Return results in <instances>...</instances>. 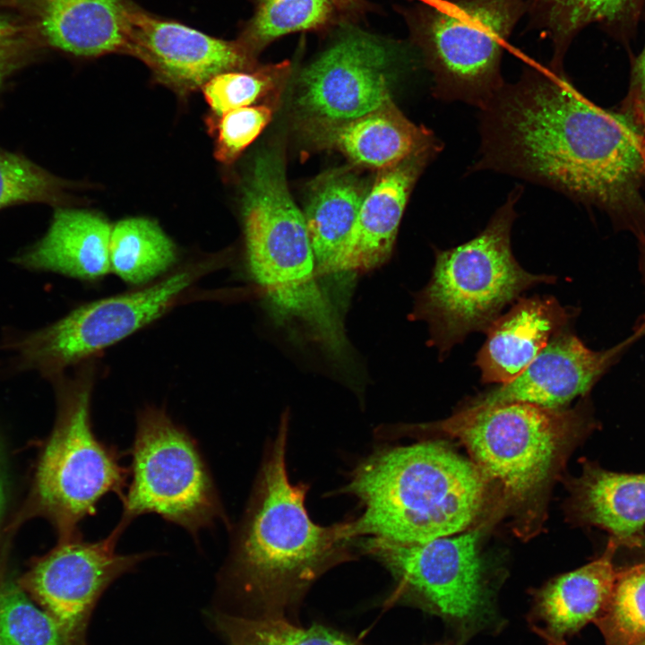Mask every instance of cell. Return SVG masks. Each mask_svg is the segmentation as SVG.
Masks as SVG:
<instances>
[{"label": "cell", "mask_w": 645, "mask_h": 645, "mask_svg": "<svg viewBox=\"0 0 645 645\" xmlns=\"http://www.w3.org/2000/svg\"><path fill=\"white\" fill-rule=\"evenodd\" d=\"M475 169L508 173L605 211L645 236L641 136L591 103L562 70H530L481 108Z\"/></svg>", "instance_id": "1"}, {"label": "cell", "mask_w": 645, "mask_h": 645, "mask_svg": "<svg viewBox=\"0 0 645 645\" xmlns=\"http://www.w3.org/2000/svg\"><path fill=\"white\" fill-rule=\"evenodd\" d=\"M288 417L268 444L220 572L227 589L260 600L299 596L326 570L352 557V521L322 526L305 505L307 487L294 485L286 464Z\"/></svg>", "instance_id": "2"}, {"label": "cell", "mask_w": 645, "mask_h": 645, "mask_svg": "<svg viewBox=\"0 0 645 645\" xmlns=\"http://www.w3.org/2000/svg\"><path fill=\"white\" fill-rule=\"evenodd\" d=\"M486 485L471 460L426 441L378 446L357 465L344 491L362 508L351 520L357 538L417 544L468 528Z\"/></svg>", "instance_id": "3"}, {"label": "cell", "mask_w": 645, "mask_h": 645, "mask_svg": "<svg viewBox=\"0 0 645 645\" xmlns=\"http://www.w3.org/2000/svg\"><path fill=\"white\" fill-rule=\"evenodd\" d=\"M248 268L275 314L300 324L331 356L345 355L342 322L319 281L303 212L288 187L279 150L254 159L243 190Z\"/></svg>", "instance_id": "4"}, {"label": "cell", "mask_w": 645, "mask_h": 645, "mask_svg": "<svg viewBox=\"0 0 645 645\" xmlns=\"http://www.w3.org/2000/svg\"><path fill=\"white\" fill-rule=\"evenodd\" d=\"M520 195L514 189L471 240L435 251L432 275L417 293L409 317L427 322L428 343L440 358L471 332H485L522 292L555 281L554 276L527 271L512 254L511 231Z\"/></svg>", "instance_id": "5"}, {"label": "cell", "mask_w": 645, "mask_h": 645, "mask_svg": "<svg viewBox=\"0 0 645 645\" xmlns=\"http://www.w3.org/2000/svg\"><path fill=\"white\" fill-rule=\"evenodd\" d=\"M94 366L88 361L73 377L56 380V421L36 471V510L53 523L60 540L78 536V525L95 514L105 495L113 493L121 501L129 477L123 452L99 440L92 428Z\"/></svg>", "instance_id": "6"}, {"label": "cell", "mask_w": 645, "mask_h": 645, "mask_svg": "<svg viewBox=\"0 0 645 645\" xmlns=\"http://www.w3.org/2000/svg\"><path fill=\"white\" fill-rule=\"evenodd\" d=\"M586 419L582 406L468 404L443 421L422 426L457 438L486 481L498 482L510 498L523 502L545 484Z\"/></svg>", "instance_id": "7"}, {"label": "cell", "mask_w": 645, "mask_h": 645, "mask_svg": "<svg viewBox=\"0 0 645 645\" xmlns=\"http://www.w3.org/2000/svg\"><path fill=\"white\" fill-rule=\"evenodd\" d=\"M224 264L221 255L194 259L148 285L83 304L13 343L19 364L56 380L201 295L198 282Z\"/></svg>", "instance_id": "8"}, {"label": "cell", "mask_w": 645, "mask_h": 645, "mask_svg": "<svg viewBox=\"0 0 645 645\" xmlns=\"http://www.w3.org/2000/svg\"><path fill=\"white\" fill-rule=\"evenodd\" d=\"M131 477L113 531L122 536L138 517L155 513L194 539L218 521L228 524L209 466L190 433L163 408L138 411L130 449Z\"/></svg>", "instance_id": "9"}, {"label": "cell", "mask_w": 645, "mask_h": 645, "mask_svg": "<svg viewBox=\"0 0 645 645\" xmlns=\"http://www.w3.org/2000/svg\"><path fill=\"white\" fill-rule=\"evenodd\" d=\"M529 0H441L417 14L415 36L434 94L484 108L503 85V45Z\"/></svg>", "instance_id": "10"}, {"label": "cell", "mask_w": 645, "mask_h": 645, "mask_svg": "<svg viewBox=\"0 0 645 645\" xmlns=\"http://www.w3.org/2000/svg\"><path fill=\"white\" fill-rule=\"evenodd\" d=\"M477 530L425 543L361 538L358 548L384 566L400 597L435 615L463 641L497 620L477 554Z\"/></svg>", "instance_id": "11"}, {"label": "cell", "mask_w": 645, "mask_h": 645, "mask_svg": "<svg viewBox=\"0 0 645 645\" xmlns=\"http://www.w3.org/2000/svg\"><path fill=\"white\" fill-rule=\"evenodd\" d=\"M393 50L361 30H345L302 71L298 108L314 124H326L352 120L389 104Z\"/></svg>", "instance_id": "12"}, {"label": "cell", "mask_w": 645, "mask_h": 645, "mask_svg": "<svg viewBox=\"0 0 645 645\" xmlns=\"http://www.w3.org/2000/svg\"><path fill=\"white\" fill-rule=\"evenodd\" d=\"M119 539L113 530L97 541H85L80 535L62 539L26 577V587L36 599L81 643L85 644L90 617L106 589L154 555L118 553Z\"/></svg>", "instance_id": "13"}, {"label": "cell", "mask_w": 645, "mask_h": 645, "mask_svg": "<svg viewBox=\"0 0 645 645\" xmlns=\"http://www.w3.org/2000/svg\"><path fill=\"white\" fill-rule=\"evenodd\" d=\"M129 42V55L146 64L157 82L182 96L202 89L219 73L258 66L237 40L212 37L133 2Z\"/></svg>", "instance_id": "14"}, {"label": "cell", "mask_w": 645, "mask_h": 645, "mask_svg": "<svg viewBox=\"0 0 645 645\" xmlns=\"http://www.w3.org/2000/svg\"><path fill=\"white\" fill-rule=\"evenodd\" d=\"M635 340L631 336L610 348L592 350L567 327L557 332L512 381L468 404L519 402L564 408L575 398L586 395Z\"/></svg>", "instance_id": "15"}, {"label": "cell", "mask_w": 645, "mask_h": 645, "mask_svg": "<svg viewBox=\"0 0 645 645\" xmlns=\"http://www.w3.org/2000/svg\"><path fill=\"white\" fill-rule=\"evenodd\" d=\"M131 0H0L43 47L77 57L129 55Z\"/></svg>", "instance_id": "16"}, {"label": "cell", "mask_w": 645, "mask_h": 645, "mask_svg": "<svg viewBox=\"0 0 645 645\" xmlns=\"http://www.w3.org/2000/svg\"><path fill=\"white\" fill-rule=\"evenodd\" d=\"M441 150L438 142L379 171L361 204L341 258V271L352 275L383 265L391 257L410 193Z\"/></svg>", "instance_id": "17"}, {"label": "cell", "mask_w": 645, "mask_h": 645, "mask_svg": "<svg viewBox=\"0 0 645 645\" xmlns=\"http://www.w3.org/2000/svg\"><path fill=\"white\" fill-rule=\"evenodd\" d=\"M572 317L551 296L519 297L485 331L475 366L484 383H506L517 377Z\"/></svg>", "instance_id": "18"}, {"label": "cell", "mask_w": 645, "mask_h": 645, "mask_svg": "<svg viewBox=\"0 0 645 645\" xmlns=\"http://www.w3.org/2000/svg\"><path fill=\"white\" fill-rule=\"evenodd\" d=\"M314 141L359 167L383 170L439 141L408 120L393 101L357 118L311 127Z\"/></svg>", "instance_id": "19"}, {"label": "cell", "mask_w": 645, "mask_h": 645, "mask_svg": "<svg viewBox=\"0 0 645 645\" xmlns=\"http://www.w3.org/2000/svg\"><path fill=\"white\" fill-rule=\"evenodd\" d=\"M612 554L610 546L603 556L556 577L538 591L530 619L548 645H565L568 638L602 615L618 572Z\"/></svg>", "instance_id": "20"}, {"label": "cell", "mask_w": 645, "mask_h": 645, "mask_svg": "<svg viewBox=\"0 0 645 645\" xmlns=\"http://www.w3.org/2000/svg\"><path fill=\"white\" fill-rule=\"evenodd\" d=\"M111 229L109 222L99 214L57 209L45 236L16 256L14 262L27 269L82 281L99 280L111 272Z\"/></svg>", "instance_id": "21"}, {"label": "cell", "mask_w": 645, "mask_h": 645, "mask_svg": "<svg viewBox=\"0 0 645 645\" xmlns=\"http://www.w3.org/2000/svg\"><path fill=\"white\" fill-rule=\"evenodd\" d=\"M368 188L346 168L322 174L310 187L303 214L321 286L348 282L341 258Z\"/></svg>", "instance_id": "22"}, {"label": "cell", "mask_w": 645, "mask_h": 645, "mask_svg": "<svg viewBox=\"0 0 645 645\" xmlns=\"http://www.w3.org/2000/svg\"><path fill=\"white\" fill-rule=\"evenodd\" d=\"M573 504L583 521L609 531L625 543L645 526V474L618 473L586 465L574 484Z\"/></svg>", "instance_id": "23"}, {"label": "cell", "mask_w": 645, "mask_h": 645, "mask_svg": "<svg viewBox=\"0 0 645 645\" xmlns=\"http://www.w3.org/2000/svg\"><path fill=\"white\" fill-rule=\"evenodd\" d=\"M535 22L555 44L553 67L562 59L573 38L586 26L599 24L609 36L628 44L635 35L645 0H529Z\"/></svg>", "instance_id": "24"}, {"label": "cell", "mask_w": 645, "mask_h": 645, "mask_svg": "<svg viewBox=\"0 0 645 645\" xmlns=\"http://www.w3.org/2000/svg\"><path fill=\"white\" fill-rule=\"evenodd\" d=\"M176 245L155 221L124 219L112 227L109 241L111 272L134 288L148 285L177 265Z\"/></svg>", "instance_id": "25"}, {"label": "cell", "mask_w": 645, "mask_h": 645, "mask_svg": "<svg viewBox=\"0 0 645 645\" xmlns=\"http://www.w3.org/2000/svg\"><path fill=\"white\" fill-rule=\"evenodd\" d=\"M335 8L332 0H257L254 13L237 41L256 57L283 35L325 26Z\"/></svg>", "instance_id": "26"}, {"label": "cell", "mask_w": 645, "mask_h": 645, "mask_svg": "<svg viewBox=\"0 0 645 645\" xmlns=\"http://www.w3.org/2000/svg\"><path fill=\"white\" fill-rule=\"evenodd\" d=\"M211 621L228 645H355L323 626L297 627L280 618H248L213 612Z\"/></svg>", "instance_id": "27"}, {"label": "cell", "mask_w": 645, "mask_h": 645, "mask_svg": "<svg viewBox=\"0 0 645 645\" xmlns=\"http://www.w3.org/2000/svg\"><path fill=\"white\" fill-rule=\"evenodd\" d=\"M0 645H85L71 638L14 583L0 584Z\"/></svg>", "instance_id": "28"}, {"label": "cell", "mask_w": 645, "mask_h": 645, "mask_svg": "<svg viewBox=\"0 0 645 645\" xmlns=\"http://www.w3.org/2000/svg\"><path fill=\"white\" fill-rule=\"evenodd\" d=\"M595 624L606 645L645 641V562L617 572L609 601Z\"/></svg>", "instance_id": "29"}, {"label": "cell", "mask_w": 645, "mask_h": 645, "mask_svg": "<svg viewBox=\"0 0 645 645\" xmlns=\"http://www.w3.org/2000/svg\"><path fill=\"white\" fill-rule=\"evenodd\" d=\"M290 73V64L257 66L253 70L229 71L217 74L202 88L211 110V117L243 107L258 105L261 100L279 94Z\"/></svg>", "instance_id": "30"}, {"label": "cell", "mask_w": 645, "mask_h": 645, "mask_svg": "<svg viewBox=\"0 0 645 645\" xmlns=\"http://www.w3.org/2000/svg\"><path fill=\"white\" fill-rule=\"evenodd\" d=\"M68 187L65 181L31 160L0 151V209L31 202L59 203Z\"/></svg>", "instance_id": "31"}, {"label": "cell", "mask_w": 645, "mask_h": 645, "mask_svg": "<svg viewBox=\"0 0 645 645\" xmlns=\"http://www.w3.org/2000/svg\"><path fill=\"white\" fill-rule=\"evenodd\" d=\"M272 114V107L261 104L235 108L210 118L208 124L215 134L216 159L226 165L236 160L271 122Z\"/></svg>", "instance_id": "32"}, {"label": "cell", "mask_w": 645, "mask_h": 645, "mask_svg": "<svg viewBox=\"0 0 645 645\" xmlns=\"http://www.w3.org/2000/svg\"><path fill=\"white\" fill-rule=\"evenodd\" d=\"M40 47L42 45L20 16L0 13V88Z\"/></svg>", "instance_id": "33"}, {"label": "cell", "mask_w": 645, "mask_h": 645, "mask_svg": "<svg viewBox=\"0 0 645 645\" xmlns=\"http://www.w3.org/2000/svg\"><path fill=\"white\" fill-rule=\"evenodd\" d=\"M643 13L645 14V7ZM620 114L645 140V45L632 63L629 90L623 101Z\"/></svg>", "instance_id": "34"}, {"label": "cell", "mask_w": 645, "mask_h": 645, "mask_svg": "<svg viewBox=\"0 0 645 645\" xmlns=\"http://www.w3.org/2000/svg\"><path fill=\"white\" fill-rule=\"evenodd\" d=\"M332 2L336 8L348 13H357L365 6L362 0H332Z\"/></svg>", "instance_id": "35"}, {"label": "cell", "mask_w": 645, "mask_h": 645, "mask_svg": "<svg viewBox=\"0 0 645 645\" xmlns=\"http://www.w3.org/2000/svg\"><path fill=\"white\" fill-rule=\"evenodd\" d=\"M4 486L1 458H0V517H1L3 510H4Z\"/></svg>", "instance_id": "36"}, {"label": "cell", "mask_w": 645, "mask_h": 645, "mask_svg": "<svg viewBox=\"0 0 645 645\" xmlns=\"http://www.w3.org/2000/svg\"><path fill=\"white\" fill-rule=\"evenodd\" d=\"M625 544L639 546L645 551V535H638L628 540Z\"/></svg>", "instance_id": "37"}, {"label": "cell", "mask_w": 645, "mask_h": 645, "mask_svg": "<svg viewBox=\"0 0 645 645\" xmlns=\"http://www.w3.org/2000/svg\"><path fill=\"white\" fill-rule=\"evenodd\" d=\"M645 334V315L642 317L640 324L634 330L632 336L638 340L640 337Z\"/></svg>", "instance_id": "38"}, {"label": "cell", "mask_w": 645, "mask_h": 645, "mask_svg": "<svg viewBox=\"0 0 645 645\" xmlns=\"http://www.w3.org/2000/svg\"><path fill=\"white\" fill-rule=\"evenodd\" d=\"M635 645H645V641H641V642H640V643H637V644H635Z\"/></svg>", "instance_id": "39"}, {"label": "cell", "mask_w": 645, "mask_h": 645, "mask_svg": "<svg viewBox=\"0 0 645 645\" xmlns=\"http://www.w3.org/2000/svg\"><path fill=\"white\" fill-rule=\"evenodd\" d=\"M0 584H1V581H0Z\"/></svg>", "instance_id": "40"}]
</instances>
